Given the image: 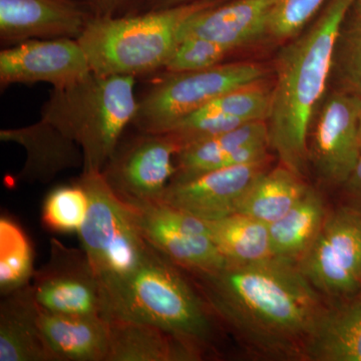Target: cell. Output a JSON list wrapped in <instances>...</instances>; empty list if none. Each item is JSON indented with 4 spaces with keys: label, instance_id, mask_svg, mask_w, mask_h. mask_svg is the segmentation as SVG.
I'll use <instances>...</instances> for the list:
<instances>
[{
    "label": "cell",
    "instance_id": "cell-6",
    "mask_svg": "<svg viewBox=\"0 0 361 361\" xmlns=\"http://www.w3.org/2000/svg\"><path fill=\"white\" fill-rule=\"evenodd\" d=\"M78 180L89 198L78 238L104 290L137 269L149 243L135 224L130 207L111 191L101 172H82Z\"/></svg>",
    "mask_w": 361,
    "mask_h": 361
},
{
    "label": "cell",
    "instance_id": "cell-2",
    "mask_svg": "<svg viewBox=\"0 0 361 361\" xmlns=\"http://www.w3.org/2000/svg\"><path fill=\"white\" fill-rule=\"evenodd\" d=\"M356 0H329L311 27L290 39L276 61L267 123L270 149L300 177L310 171L308 139L332 77L339 30Z\"/></svg>",
    "mask_w": 361,
    "mask_h": 361
},
{
    "label": "cell",
    "instance_id": "cell-25",
    "mask_svg": "<svg viewBox=\"0 0 361 361\" xmlns=\"http://www.w3.org/2000/svg\"><path fill=\"white\" fill-rule=\"evenodd\" d=\"M210 237L225 260L253 263L273 257L269 227L241 213L206 221Z\"/></svg>",
    "mask_w": 361,
    "mask_h": 361
},
{
    "label": "cell",
    "instance_id": "cell-9",
    "mask_svg": "<svg viewBox=\"0 0 361 361\" xmlns=\"http://www.w3.org/2000/svg\"><path fill=\"white\" fill-rule=\"evenodd\" d=\"M180 149L172 135L137 132L122 137L101 173L123 203L159 202L174 178Z\"/></svg>",
    "mask_w": 361,
    "mask_h": 361
},
{
    "label": "cell",
    "instance_id": "cell-10",
    "mask_svg": "<svg viewBox=\"0 0 361 361\" xmlns=\"http://www.w3.org/2000/svg\"><path fill=\"white\" fill-rule=\"evenodd\" d=\"M30 287L35 302L49 312L106 319L103 285L82 248L51 239L49 260L35 270Z\"/></svg>",
    "mask_w": 361,
    "mask_h": 361
},
{
    "label": "cell",
    "instance_id": "cell-11",
    "mask_svg": "<svg viewBox=\"0 0 361 361\" xmlns=\"http://www.w3.org/2000/svg\"><path fill=\"white\" fill-rule=\"evenodd\" d=\"M361 99L336 90L323 99L308 139L310 166L324 184L341 188L361 157Z\"/></svg>",
    "mask_w": 361,
    "mask_h": 361
},
{
    "label": "cell",
    "instance_id": "cell-5",
    "mask_svg": "<svg viewBox=\"0 0 361 361\" xmlns=\"http://www.w3.org/2000/svg\"><path fill=\"white\" fill-rule=\"evenodd\" d=\"M219 1L197 0L118 18L92 16L78 42L92 73L137 78L163 70L186 21Z\"/></svg>",
    "mask_w": 361,
    "mask_h": 361
},
{
    "label": "cell",
    "instance_id": "cell-4",
    "mask_svg": "<svg viewBox=\"0 0 361 361\" xmlns=\"http://www.w3.org/2000/svg\"><path fill=\"white\" fill-rule=\"evenodd\" d=\"M135 84L130 75L90 73L75 84L52 89L40 118L80 147L82 172H102L133 123L139 103Z\"/></svg>",
    "mask_w": 361,
    "mask_h": 361
},
{
    "label": "cell",
    "instance_id": "cell-13",
    "mask_svg": "<svg viewBox=\"0 0 361 361\" xmlns=\"http://www.w3.org/2000/svg\"><path fill=\"white\" fill-rule=\"evenodd\" d=\"M92 73L77 39H32L0 51V85L45 82L54 89L68 87Z\"/></svg>",
    "mask_w": 361,
    "mask_h": 361
},
{
    "label": "cell",
    "instance_id": "cell-7",
    "mask_svg": "<svg viewBox=\"0 0 361 361\" xmlns=\"http://www.w3.org/2000/svg\"><path fill=\"white\" fill-rule=\"evenodd\" d=\"M265 71L250 63H221L206 70L166 73L139 99L137 132L165 134L176 123L226 92L261 82Z\"/></svg>",
    "mask_w": 361,
    "mask_h": 361
},
{
    "label": "cell",
    "instance_id": "cell-30",
    "mask_svg": "<svg viewBox=\"0 0 361 361\" xmlns=\"http://www.w3.org/2000/svg\"><path fill=\"white\" fill-rule=\"evenodd\" d=\"M231 52L212 40L187 35L180 37L163 70L165 73L206 70L223 63Z\"/></svg>",
    "mask_w": 361,
    "mask_h": 361
},
{
    "label": "cell",
    "instance_id": "cell-23",
    "mask_svg": "<svg viewBox=\"0 0 361 361\" xmlns=\"http://www.w3.org/2000/svg\"><path fill=\"white\" fill-rule=\"evenodd\" d=\"M327 213L322 195L310 187L291 210L268 225L273 256L298 263L314 242Z\"/></svg>",
    "mask_w": 361,
    "mask_h": 361
},
{
    "label": "cell",
    "instance_id": "cell-12",
    "mask_svg": "<svg viewBox=\"0 0 361 361\" xmlns=\"http://www.w3.org/2000/svg\"><path fill=\"white\" fill-rule=\"evenodd\" d=\"M127 205L144 239L182 269L210 270L225 262L206 221L161 201Z\"/></svg>",
    "mask_w": 361,
    "mask_h": 361
},
{
    "label": "cell",
    "instance_id": "cell-1",
    "mask_svg": "<svg viewBox=\"0 0 361 361\" xmlns=\"http://www.w3.org/2000/svg\"><path fill=\"white\" fill-rule=\"evenodd\" d=\"M185 271L218 323L251 355L308 361L310 342L329 302L298 263L273 256Z\"/></svg>",
    "mask_w": 361,
    "mask_h": 361
},
{
    "label": "cell",
    "instance_id": "cell-33",
    "mask_svg": "<svg viewBox=\"0 0 361 361\" xmlns=\"http://www.w3.org/2000/svg\"><path fill=\"white\" fill-rule=\"evenodd\" d=\"M342 205L351 212L361 216V157L355 170L341 187Z\"/></svg>",
    "mask_w": 361,
    "mask_h": 361
},
{
    "label": "cell",
    "instance_id": "cell-26",
    "mask_svg": "<svg viewBox=\"0 0 361 361\" xmlns=\"http://www.w3.org/2000/svg\"><path fill=\"white\" fill-rule=\"evenodd\" d=\"M35 251L30 237L13 218H0V292L2 296L23 288L35 275Z\"/></svg>",
    "mask_w": 361,
    "mask_h": 361
},
{
    "label": "cell",
    "instance_id": "cell-21",
    "mask_svg": "<svg viewBox=\"0 0 361 361\" xmlns=\"http://www.w3.org/2000/svg\"><path fill=\"white\" fill-rule=\"evenodd\" d=\"M308 361H361V293L329 303L310 342Z\"/></svg>",
    "mask_w": 361,
    "mask_h": 361
},
{
    "label": "cell",
    "instance_id": "cell-36",
    "mask_svg": "<svg viewBox=\"0 0 361 361\" xmlns=\"http://www.w3.org/2000/svg\"><path fill=\"white\" fill-rule=\"evenodd\" d=\"M358 1H361V0H358Z\"/></svg>",
    "mask_w": 361,
    "mask_h": 361
},
{
    "label": "cell",
    "instance_id": "cell-16",
    "mask_svg": "<svg viewBox=\"0 0 361 361\" xmlns=\"http://www.w3.org/2000/svg\"><path fill=\"white\" fill-rule=\"evenodd\" d=\"M269 135L265 121H255L223 134L187 145L176 156L173 179L267 160ZM172 179V180H173Z\"/></svg>",
    "mask_w": 361,
    "mask_h": 361
},
{
    "label": "cell",
    "instance_id": "cell-14",
    "mask_svg": "<svg viewBox=\"0 0 361 361\" xmlns=\"http://www.w3.org/2000/svg\"><path fill=\"white\" fill-rule=\"evenodd\" d=\"M266 161L217 169L184 179H173L161 202L204 221L238 213L252 184L266 171Z\"/></svg>",
    "mask_w": 361,
    "mask_h": 361
},
{
    "label": "cell",
    "instance_id": "cell-31",
    "mask_svg": "<svg viewBox=\"0 0 361 361\" xmlns=\"http://www.w3.org/2000/svg\"><path fill=\"white\" fill-rule=\"evenodd\" d=\"M325 0H276L269 18L268 35L276 40H290L300 35Z\"/></svg>",
    "mask_w": 361,
    "mask_h": 361
},
{
    "label": "cell",
    "instance_id": "cell-17",
    "mask_svg": "<svg viewBox=\"0 0 361 361\" xmlns=\"http://www.w3.org/2000/svg\"><path fill=\"white\" fill-rule=\"evenodd\" d=\"M276 0H233L217 2L189 18L180 39L194 35L217 42L229 51L268 35L271 11Z\"/></svg>",
    "mask_w": 361,
    "mask_h": 361
},
{
    "label": "cell",
    "instance_id": "cell-34",
    "mask_svg": "<svg viewBox=\"0 0 361 361\" xmlns=\"http://www.w3.org/2000/svg\"><path fill=\"white\" fill-rule=\"evenodd\" d=\"M197 0H149L145 11H152V9L168 8L182 4H191Z\"/></svg>",
    "mask_w": 361,
    "mask_h": 361
},
{
    "label": "cell",
    "instance_id": "cell-18",
    "mask_svg": "<svg viewBox=\"0 0 361 361\" xmlns=\"http://www.w3.org/2000/svg\"><path fill=\"white\" fill-rule=\"evenodd\" d=\"M0 140L25 149L26 160L18 177L21 182L47 184L66 170L84 166L77 142L42 118L25 127L1 130Z\"/></svg>",
    "mask_w": 361,
    "mask_h": 361
},
{
    "label": "cell",
    "instance_id": "cell-20",
    "mask_svg": "<svg viewBox=\"0 0 361 361\" xmlns=\"http://www.w3.org/2000/svg\"><path fill=\"white\" fill-rule=\"evenodd\" d=\"M30 283L0 303V361H51L40 336Z\"/></svg>",
    "mask_w": 361,
    "mask_h": 361
},
{
    "label": "cell",
    "instance_id": "cell-32",
    "mask_svg": "<svg viewBox=\"0 0 361 361\" xmlns=\"http://www.w3.org/2000/svg\"><path fill=\"white\" fill-rule=\"evenodd\" d=\"M94 18H118L142 13L149 0H78Z\"/></svg>",
    "mask_w": 361,
    "mask_h": 361
},
{
    "label": "cell",
    "instance_id": "cell-8",
    "mask_svg": "<svg viewBox=\"0 0 361 361\" xmlns=\"http://www.w3.org/2000/svg\"><path fill=\"white\" fill-rule=\"evenodd\" d=\"M298 266L329 303L361 293V216L343 207L327 213Z\"/></svg>",
    "mask_w": 361,
    "mask_h": 361
},
{
    "label": "cell",
    "instance_id": "cell-19",
    "mask_svg": "<svg viewBox=\"0 0 361 361\" xmlns=\"http://www.w3.org/2000/svg\"><path fill=\"white\" fill-rule=\"evenodd\" d=\"M40 336L51 361H108V320L97 316L58 314L39 306Z\"/></svg>",
    "mask_w": 361,
    "mask_h": 361
},
{
    "label": "cell",
    "instance_id": "cell-3",
    "mask_svg": "<svg viewBox=\"0 0 361 361\" xmlns=\"http://www.w3.org/2000/svg\"><path fill=\"white\" fill-rule=\"evenodd\" d=\"M106 319L155 325L175 337L195 360L217 353L219 324L186 271L149 244L130 276L104 289Z\"/></svg>",
    "mask_w": 361,
    "mask_h": 361
},
{
    "label": "cell",
    "instance_id": "cell-15",
    "mask_svg": "<svg viewBox=\"0 0 361 361\" xmlns=\"http://www.w3.org/2000/svg\"><path fill=\"white\" fill-rule=\"evenodd\" d=\"M92 18L78 0H0V42L78 40Z\"/></svg>",
    "mask_w": 361,
    "mask_h": 361
},
{
    "label": "cell",
    "instance_id": "cell-35",
    "mask_svg": "<svg viewBox=\"0 0 361 361\" xmlns=\"http://www.w3.org/2000/svg\"><path fill=\"white\" fill-rule=\"evenodd\" d=\"M360 146H361V118H360Z\"/></svg>",
    "mask_w": 361,
    "mask_h": 361
},
{
    "label": "cell",
    "instance_id": "cell-24",
    "mask_svg": "<svg viewBox=\"0 0 361 361\" xmlns=\"http://www.w3.org/2000/svg\"><path fill=\"white\" fill-rule=\"evenodd\" d=\"M310 187L284 166L265 171L244 196L238 213L269 225L291 210Z\"/></svg>",
    "mask_w": 361,
    "mask_h": 361
},
{
    "label": "cell",
    "instance_id": "cell-27",
    "mask_svg": "<svg viewBox=\"0 0 361 361\" xmlns=\"http://www.w3.org/2000/svg\"><path fill=\"white\" fill-rule=\"evenodd\" d=\"M332 75L338 89L361 99V1L356 0L342 23L334 54Z\"/></svg>",
    "mask_w": 361,
    "mask_h": 361
},
{
    "label": "cell",
    "instance_id": "cell-28",
    "mask_svg": "<svg viewBox=\"0 0 361 361\" xmlns=\"http://www.w3.org/2000/svg\"><path fill=\"white\" fill-rule=\"evenodd\" d=\"M89 207L82 185L77 182L54 188L45 197L42 221L44 227L58 233L80 231Z\"/></svg>",
    "mask_w": 361,
    "mask_h": 361
},
{
    "label": "cell",
    "instance_id": "cell-29",
    "mask_svg": "<svg viewBox=\"0 0 361 361\" xmlns=\"http://www.w3.org/2000/svg\"><path fill=\"white\" fill-rule=\"evenodd\" d=\"M271 94L272 87L268 89L261 80L226 92L205 106L244 123L266 122L270 111Z\"/></svg>",
    "mask_w": 361,
    "mask_h": 361
},
{
    "label": "cell",
    "instance_id": "cell-22",
    "mask_svg": "<svg viewBox=\"0 0 361 361\" xmlns=\"http://www.w3.org/2000/svg\"><path fill=\"white\" fill-rule=\"evenodd\" d=\"M108 361H192V353L165 330L149 323L111 318Z\"/></svg>",
    "mask_w": 361,
    "mask_h": 361
}]
</instances>
